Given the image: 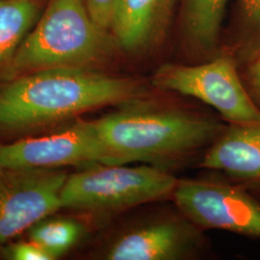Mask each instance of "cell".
<instances>
[{"instance_id":"1","label":"cell","mask_w":260,"mask_h":260,"mask_svg":"<svg viewBox=\"0 0 260 260\" xmlns=\"http://www.w3.org/2000/svg\"><path fill=\"white\" fill-rule=\"evenodd\" d=\"M149 95L137 79L89 68H47L21 75L0 91V126L35 127Z\"/></svg>"},{"instance_id":"2","label":"cell","mask_w":260,"mask_h":260,"mask_svg":"<svg viewBox=\"0 0 260 260\" xmlns=\"http://www.w3.org/2000/svg\"><path fill=\"white\" fill-rule=\"evenodd\" d=\"M93 123L118 164L139 162L167 171L209 147L224 128L205 114L158 103L150 95L122 103Z\"/></svg>"},{"instance_id":"3","label":"cell","mask_w":260,"mask_h":260,"mask_svg":"<svg viewBox=\"0 0 260 260\" xmlns=\"http://www.w3.org/2000/svg\"><path fill=\"white\" fill-rule=\"evenodd\" d=\"M107 31L91 18L84 0H49L36 27L9 61L12 75L47 68H91L111 54Z\"/></svg>"},{"instance_id":"4","label":"cell","mask_w":260,"mask_h":260,"mask_svg":"<svg viewBox=\"0 0 260 260\" xmlns=\"http://www.w3.org/2000/svg\"><path fill=\"white\" fill-rule=\"evenodd\" d=\"M93 164L68 176L62 207L95 213L119 212L172 197L177 180L169 171L149 164Z\"/></svg>"},{"instance_id":"5","label":"cell","mask_w":260,"mask_h":260,"mask_svg":"<svg viewBox=\"0 0 260 260\" xmlns=\"http://www.w3.org/2000/svg\"><path fill=\"white\" fill-rule=\"evenodd\" d=\"M152 83L160 90L200 100L213 107L231 124L260 121L259 108L228 57L203 65L162 66L153 76Z\"/></svg>"},{"instance_id":"6","label":"cell","mask_w":260,"mask_h":260,"mask_svg":"<svg viewBox=\"0 0 260 260\" xmlns=\"http://www.w3.org/2000/svg\"><path fill=\"white\" fill-rule=\"evenodd\" d=\"M202 228L177 212L151 214L130 223L103 252L109 260H185L200 256L205 246Z\"/></svg>"},{"instance_id":"7","label":"cell","mask_w":260,"mask_h":260,"mask_svg":"<svg viewBox=\"0 0 260 260\" xmlns=\"http://www.w3.org/2000/svg\"><path fill=\"white\" fill-rule=\"evenodd\" d=\"M177 209L202 229L260 237V203L238 186L212 179H178Z\"/></svg>"},{"instance_id":"8","label":"cell","mask_w":260,"mask_h":260,"mask_svg":"<svg viewBox=\"0 0 260 260\" xmlns=\"http://www.w3.org/2000/svg\"><path fill=\"white\" fill-rule=\"evenodd\" d=\"M67 177L57 169L0 167V245L63 208Z\"/></svg>"},{"instance_id":"9","label":"cell","mask_w":260,"mask_h":260,"mask_svg":"<svg viewBox=\"0 0 260 260\" xmlns=\"http://www.w3.org/2000/svg\"><path fill=\"white\" fill-rule=\"evenodd\" d=\"M81 164H118L93 121H79L55 134L0 145V167L57 169Z\"/></svg>"},{"instance_id":"10","label":"cell","mask_w":260,"mask_h":260,"mask_svg":"<svg viewBox=\"0 0 260 260\" xmlns=\"http://www.w3.org/2000/svg\"><path fill=\"white\" fill-rule=\"evenodd\" d=\"M201 167L260 183V121L224 127L208 147Z\"/></svg>"},{"instance_id":"11","label":"cell","mask_w":260,"mask_h":260,"mask_svg":"<svg viewBox=\"0 0 260 260\" xmlns=\"http://www.w3.org/2000/svg\"><path fill=\"white\" fill-rule=\"evenodd\" d=\"M173 0H119L111 30L117 45L136 52L149 46L163 27Z\"/></svg>"},{"instance_id":"12","label":"cell","mask_w":260,"mask_h":260,"mask_svg":"<svg viewBox=\"0 0 260 260\" xmlns=\"http://www.w3.org/2000/svg\"><path fill=\"white\" fill-rule=\"evenodd\" d=\"M37 13L36 0H0V64L16 53Z\"/></svg>"},{"instance_id":"13","label":"cell","mask_w":260,"mask_h":260,"mask_svg":"<svg viewBox=\"0 0 260 260\" xmlns=\"http://www.w3.org/2000/svg\"><path fill=\"white\" fill-rule=\"evenodd\" d=\"M229 0H185L184 19L188 35L203 50L212 49L219 37Z\"/></svg>"},{"instance_id":"14","label":"cell","mask_w":260,"mask_h":260,"mask_svg":"<svg viewBox=\"0 0 260 260\" xmlns=\"http://www.w3.org/2000/svg\"><path fill=\"white\" fill-rule=\"evenodd\" d=\"M83 233L81 223L72 219L42 220L32 226L30 240L36 242L53 258L69 251Z\"/></svg>"},{"instance_id":"15","label":"cell","mask_w":260,"mask_h":260,"mask_svg":"<svg viewBox=\"0 0 260 260\" xmlns=\"http://www.w3.org/2000/svg\"><path fill=\"white\" fill-rule=\"evenodd\" d=\"M93 22L105 31L111 30L119 0H84Z\"/></svg>"},{"instance_id":"16","label":"cell","mask_w":260,"mask_h":260,"mask_svg":"<svg viewBox=\"0 0 260 260\" xmlns=\"http://www.w3.org/2000/svg\"><path fill=\"white\" fill-rule=\"evenodd\" d=\"M5 256L13 260H52L53 258L36 242H19L10 245Z\"/></svg>"},{"instance_id":"17","label":"cell","mask_w":260,"mask_h":260,"mask_svg":"<svg viewBox=\"0 0 260 260\" xmlns=\"http://www.w3.org/2000/svg\"><path fill=\"white\" fill-rule=\"evenodd\" d=\"M242 14L255 37L254 58L260 54V0H241Z\"/></svg>"},{"instance_id":"18","label":"cell","mask_w":260,"mask_h":260,"mask_svg":"<svg viewBox=\"0 0 260 260\" xmlns=\"http://www.w3.org/2000/svg\"><path fill=\"white\" fill-rule=\"evenodd\" d=\"M249 81L251 85V96L260 110V54L252 59L249 69Z\"/></svg>"}]
</instances>
